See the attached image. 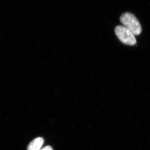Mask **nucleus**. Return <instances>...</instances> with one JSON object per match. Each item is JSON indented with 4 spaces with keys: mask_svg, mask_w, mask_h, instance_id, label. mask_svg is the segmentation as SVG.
Returning a JSON list of instances; mask_svg holds the SVG:
<instances>
[{
    "mask_svg": "<svg viewBox=\"0 0 150 150\" xmlns=\"http://www.w3.org/2000/svg\"><path fill=\"white\" fill-rule=\"evenodd\" d=\"M44 143L42 137H38L32 140L28 146L27 150H40Z\"/></svg>",
    "mask_w": 150,
    "mask_h": 150,
    "instance_id": "nucleus-3",
    "label": "nucleus"
},
{
    "mask_svg": "<svg viewBox=\"0 0 150 150\" xmlns=\"http://www.w3.org/2000/svg\"><path fill=\"white\" fill-rule=\"evenodd\" d=\"M115 32L117 38L124 45L132 46L137 43L134 34L123 25L116 26Z\"/></svg>",
    "mask_w": 150,
    "mask_h": 150,
    "instance_id": "nucleus-2",
    "label": "nucleus"
},
{
    "mask_svg": "<svg viewBox=\"0 0 150 150\" xmlns=\"http://www.w3.org/2000/svg\"><path fill=\"white\" fill-rule=\"evenodd\" d=\"M40 150H53L52 148L50 146H45V147Z\"/></svg>",
    "mask_w": 150,
    "mask_h": 150,
    "instance_id": "nucleus-4",
    "label": "nucleus"
},
{
    "mask_svg": "<svg viewBox=\"0 0 150 150\" xmlns=\"http://www.w3.org/2000/svg\"><path fill=\"white\" fill-rule=\"evenodd\" d=\"M120 21L123 26L130 30L134 35L137 36L142 33V28L140 23L132 13H123L120 17Z\"/></svg>",
    "mask_w": 150,
    "mask_h": 150,
    "instance_id": "nucleus-1",
    "label": "nucleus"
}]
</instances>
